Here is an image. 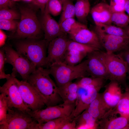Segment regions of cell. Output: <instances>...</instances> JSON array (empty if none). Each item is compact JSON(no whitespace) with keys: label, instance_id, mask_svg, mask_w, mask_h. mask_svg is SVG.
<instances>
[{"label":"cell","instance_id":"3957f363","mask_svg":"<svg viewBox=\"0 0 129 129\" xmlns=\"http://www.w3.org/2000/svg\"><path fill=\"white\" fill-rule=\"evenodd\" d=\"M20 12V20L12 38L18 39H41L42 29L35 12L27 7L21 8Z\"/></svg>","mask_w":129,"mask_h":129},{"label":"cell","instance_id":"f6af8a7d","mask_svg":"<svg viewBox=\"0 0 129 129\" xmlns=\"http://www.w3.org/2000/svg\"><path fill=\"white\" fill-rule=\"evenodd\" d=\"M122 28L124 30L127 36L129 37V25Z\"/></svg>","mask_w":129,"mask_h":129},{"label":"cell","instance_id":"f546056e","mask_svg":"<svg viewBox=\"0 0 129 129\" xmlns=\"http://www.w3.org/2000/svg\"><path fill=\"white\" fill-rule=\"evenodd\" d=\"M95 27L102 32L106 34L116 36L129 37L122 28L111 25H101Z\"/></svg>","mask_w":129,"mask_h":129},{"label":"cell","instance_id":"836d02e7","mask_svg":"<svg viewBox=\"0 0 129 129\" xmlns=\"http://www.w3.org/2000/svg\"><path fill=\"white\" fill-rule=\"evenodd\" d=\"M21 14L16 11L9 8L0 10V19L16 20L20 19Z\"/></svg>","mask_w":129,"mask_h":129},{"label":"cell","instance_id":"ba28073f","mask_svg":"<svg viewBox=\"0 0 129 129\" xmlns=\"http://www.w3.org/2000/svg\"><path fill=\"white\" fill-rule=\"evenodd\" d=\"M38 124L28 113L12 108H8L6 122L0 129H38Z\"/></svg>","mask_w":129,"mask_h":129},{"label":"cell","instance_id":"4fadbf2b","mask_svg":"<svg viewBox=\"0 0 129 129\" xmlns=\"http://www.w3.org/2000/svg\"><path fill=\"white\" fill-rule=\"evenodd\" d=\"M87 70L91 77L108 80L106 65L102 51L95 50L87 55Z\"/></svg>","mask_w":129,"mask_h":129},{"label":"cell","instance_id":"4dcf8cb0","mask_svg":"<svg viewBox=\"0 0 129 129\" xmlns=\"http://www.w3.org/2000/svg\"><path fill=\"white\" fill-rule=\"evenodd\" d=\"M111 21L112 24L121 28L129 24V17L124 12L113 13Z\"/></svg>","mask_w":129,"mask_h":129},{"label":"cell","instance_id":"e575fe53","mask_svg":"<svg viewBox=\"0 0 129 129\" xmlns=\"http://www.w3.org/2000/svg\"><path fill=\"white\" fill-rule=\"evenodd\" d=\"M8 107L3 95H0V125L5 124L6 121Z\"/></svg>","mask_w":129,"mask_h":129},{"label":"cell","instance_id":"bcb514c9","mask_svg":"<svg viewBox=\"0 0 129 129\" xmlns=\"http://www.w3.org/2000/svg\"><path fill=\"white\" fill-rule=\"evenodd\" d=\"M24 1L27 2H30L32 1L33 0H23Z\"/></svg>","mask_w":129,"mask_h":129},{"label":"cell","instance_id":"e0dca14e","mask_svg":"<svg viewBox=\"0 0 129 129\" xmlns=\"http://www.w3.org/2000/svg\"><path fill=\"white\" fill-rule=\"evenodd\" d=\"M120 84L116 81H110L102 93V99L109 109L116 107L122 96L123 93Z\"/></svg>","mask_w":129,"mask_h":129},{"label":"cell","instance_id":"f35d334b","mask_svg":"<svg viewBox=\"0 0 129 129\" xmlns=\"http://www.w3.org/2000/svg\"><path fill=\"white\" fill-rule=\"evenodd\" d=\"M118 54L126 63L127 68V73L129 76V44L124 49L119 52Z\"/></svg>","mask_w":129,"mask_h":129},{"label":"cell","instance_id":"8992f818","mask_svg":"<svg viewBox=\"0 0 129 129\" xmlns=\"http://www.w3.org/2000/svg\"><path fill=\"white\" fill-rule=\"evenodd\" d=\"M105 63L108 80L125 85L127 68L126 64L118 54L109 53L102 51Z\"/></svg>","mask_w":129,"mask_h":129},{"label":"cell","instance_id":"ee69618b","mask_svg":"<svg viewBox=\"0 0 129 129\" xmlns=\"http://www.w3.org/2000/svg\"><path fill=\"white\" fill-rule=\"evenodd\" d=\"M124 10L128 14H129V0H126L124 6Z\"/></svg>","mask_w":129,"mask_h":129},{"label":"cell","instance_id":"30bf717a","mask_svg":"<svg viewBox=\"0 0 129 129\" xmlns=\"http://www.w3.org/2000/svg\"><path fill=\"white\" fill-rule=\"evenodd\" d=\"M15 80L23 101L28 108L35 111L45 105L43 98L27 81H20L16 77Z\"/></svg>","mask_w":129,"mask_h":129},{"label":"cell","instance_id":"f1b7e54d","mask_svg":"<svg viewBox=\"0 0 129 129\" xmlns=\"http://www.w3.org/2000/svg\"><path fill=\"white\" fill-rule=\"evenodd\" d=\"M62 5V13L59 22V24L65 19L74 18L75 16V5L71 0H66Z\"/></svg>","mask_w":129,"mask_h":129},{"label":"cell","instance_id":"b9f144b4","mask_svg":"<svg viewBox=\"0 0 129 129\" xmlns=\"http://www.w3.org/2000/svg\"><path fill=\"white\" fill-rule=\"evenodd\" d=\"M7 36L3 30L0 29V46L2 47L5 44Z\"/></svg>","mask_w":129,"mask_h":129},{"label":"cell","instance_id":"5b68a950","mask_svg":"<svg viewBox=\"0 0 129 129\" xmlns=\"http://www.w3.org/2000/svg\"><path fill=\"white\" fill-rule=\"evenodd\" d=\"M4 47L5 63L13 67L11 75L16 77L18 73L23 80L27 81L30 75L36 70V65L11 46L6 45Z\"/></svg>","mask_w":129,"mask_h":129},{"label":"cell","instance_id":"ab89813d","mask_svg":"<svg viewBox=\"0 0 129 129\" xmlns=\"http://www.w3.org/2000/svg\"><path fill=\"white\" fill-rule=\"evenodd\" d=\"M49 0H33V4L41 10L42 13L44 12L46 6Z\"/></svg>","mask_w":129,"mask_h":129},{"label":"cell","instance_id":"1f68e13d","mask_svg":"<svg viewBox=\"0 0 129 129\" xmlns=\"http://www.w3.org/2000/svg\"><path fill=\"white\" fill-rule=\"evenodd\" d=\"M74 49L87 55L89 53L96 50L93 48L71 39L68 41L67 50Z\"/></svg>","mask_w":129,"mask_h":129},{"label":"cell","instance_id":"d6a6232c","mask_svg":"<svg viewBox=\"0 0 129 129\" xmlns=\"http://www.w3.org/2000/svg\"><path fill=\"white\" fill-rule=\"evenodd\" d=\"M46 6L49 14L54 16L59 15L62 11V4L59 0H49Z\"/></svg>","mask_w":129,"mask_h":129},{"label":"cell","instance_id":"d590c367","mask_svg":"<svg viewBox=\"0 0 129 129\" xmlns=\"http://www.w3.org/2000/svg\"><path fill=\"white\" fill-rule=\"evenodd\" d=\"M18 23L16 20L0 19V29L15 32Z\"/></svg>","mask_w":129,"mask_h":129},{"label":"cell","instance_id":"277c9868","mask_svg":"<svg viewBox=\"0 0 129 129\" xmlns=\"http://www.w3.org/2000/svg\"><path fill=\"white\" fill-rule=\"evenodd\" d=\"M87 64L86 59L74 66L59 62L52 64L48 68L50 75L54 77L59 87L74 79L89 75L87 70Z\"/></svg>","mask_w":129,"mask_h":129},{"label":"cell","instance_id":"cb8c5ba5","mask_svg":"<svg viewBox=\"0 0 129 129\" xmlns=\"http://www.w3.org/2000/svg\"><path fill=\"white\" fill-rule=\"evenodd\" d=\"M75 7V16L82 23L86 22L87 17L90 11L89 0H76Z\"/></svg>","mask_w":129,"mask_h":129},{"label":"cell","instance_id":"7c38bea8","mask_svg":"<svg viewBox=\"0 0 129 129\" xmlns=\"http://www.w3.org/2000/svg\"><path fill=\"white\" fill-rule=\"evenodd\" d=\"M94 31L96 33L103 48L109 53L120 52L129 44V37L108 34L96 27Z\"/></svg>","mask_w":129,"mask_h":129},{"label":"cell","instance_id":"9c48e42d","mask_svg":"<svg viewBox=\"0 0 129 129\" xmlns=\"http://www.w3.org/2000/svg\"><path fill=\"white\" fill-rule=\"evenodd\" d=\"M16 77L11 74L10 77L0 86V94L5 100L8 108H15L29 113L31 110L24 103L15 80Z\"/></svg>","mask_w":129,"mask_h":129},{"label":"cell","instance_id":"d4e9b609","mask_svg":"<svg viewBox=\"0 0 129 129\" xmlns=\"http://www.w3.org/2000/svg\"><path fill=\"white\" fill-rule=\"evenodd\" d=\"M74 118L72 113L68 117L54 119L41 124H38V129H61L65 124Z\"/></svg>","mask_w":129,"mask_h":129},{"label":"cell","instance_id":"7a4b0ae2","mask_svg":"<svg viewBox=\"0 0 129 129\" xmlns=\"http://www.w3.org/2000/svg\"><path fill=\"white\" fill-rule=\"evenodd\" d=\"M15 43L16 50L34 64L37 68L47 67V49L49 42L45 39L25 38Z\"/></svg>","mask_w":129,"mask_h":129},{"label":"cell","instance_id":"681fc988","mask_svg":"<svg viewBox=\"0 0 129 129\" xmlns=\"http://www.w3.org/2000/svg\"><path fill=\"white\" fill-rule=\"evenodd\" d=\"M129 120V117L128 118Z\"/></svg>","mask_w":129,"mask_h":129},{"label":"cell","instance_id":"603a6c76","mask_svg":"<svg viewBox=\"0 0 129 129\" xmlns=\"http://www.w3.org/2000/svg\"><path fill=\"white\" fill-rule=\"evenodd\" d=\"M114 113L129 117V87L126 86L125 91L116 107L113 109Z\"/></svg>","mask_w":129,"mask_h":129},{"label":"cell","instance_id":"4316f807","mask_svg":"<svg viewBox=\"0 0 129 129\" xmlns=\"http://www.w3.org/2000/svg\"><path fill=\"white\" fill-rule=\"evenodd\" d=\"M104 80L101 78L86 76L80 78L77 83L79 87L87 89L91 88L102 87Z\"/></svg>","mask_w":129,"mask_h":129},{"label":"cell","instance_id":"c3c4849f","mask_svg":"<svg viewBox=\"0 0 129 129\" xmlns=\"http://www.w3.org/2000/svg\"><path fill=\"white\" fill-rule=\"evenodd\" d=\"M13 0L14 1H17L19 0Z\"/></svg>","mask_w":129,"mask_h":129},{"label":"cell","instance_id":"6da1fadb","mask_svg":"<svg viewBox=\"0 0 129 129\" xmlns=\"http://www.w3.org/2000/svg\"><path fill=\"white\" fill-rule=\"evenodd\" d=\"M50 75L48 68L39 67L27 80L43 98L47 106L57 105L63 101L59 93V87Z\"/></svg>","mask_w":129,"mask_h":129},{"label":"cell","instance_id":"60d3db41","mask_svg":"<svg viewBox=\"0 0 129 129\" xmlns=\"http://www.w3.org/2000/svg\"><path fill=\"white\" fill-rule=\"evenodd\" d=\"M76 122L74 118L72 120L66 123L62 127L61 129H76Z\"/></svg>","mask_w":129,"mask_h":129},{"label":"cell","instance_id":"8d00e7d4","mask_svg":"<svg viewBox=\"0 0 129 129\" xmlns=\"http://www.w3.org/2000/svg\"><path fill=\"white\" fill-rule=\"evenodd\" d=\"M126 0H110L109 5L112 13L124 12V6Z\"/></svg>","mask_w":129,"mask_h":129},{"label":"cell","instance_id":"52a82bcc","mask_svg":"<svg viewBox=\"0 0 129 129\" xmlns=\"http://www.w3.org/2000/svg\"><path fill=\"white\" fill-rule=\"evenodd\" d=\"M76 104V102L70 104L63 103L55 106H47L44 109L31 111L29 114L38 124H41L52 119L70 116L72 113Z\"/></svg>","mask_w":129,"mask_h":129},{"label":"cell","instance_id":"74e56055","mask_svg":"<svg viewBox=\"0 0 129 129\" xmlns=\"http://www.w3.org/2000/svg\"><path fill=\"white\" fill-rule=\"evenodd\" d=\"M5 63V53L4 47L0 49V79H5L6 80L9 78L11 74H6L4 71V66Z\"/></svg>","mask_w":129,"mask_h":129},{"label":"cell","instance_id":"ffe728a7","mask_svg":"<svg viewBox=\"0 0 129 129\" xmlns=\"http://www.w3.org/2000/svg\"><path fill=\"white\" fill-rule=\"evenodd\" d=\"M58 87L59 93L63 103L70 104L76 102L78 89L77 82H70Z\"/></svg>","mask_w":129,"mask_h":129},{"label":"cell","instance_id":"9a60e30c","mask_svg":"<svg viewBox=\"0 0 129 129\" xmlns=\"http://www.w3.org/2000/svg\"><path fill=\"white\" fill-rule=\"evenodd\" d=\"M40 22L44 32V39L48 42L65 34L61 31L59 24L51 16L46 6Z\"/></svg>","mask_w":129,"mask_h":129},{"label":"cell","instance_id":"484cf974","mask_svg":"<svg viewBox=\"0 0 129 129\" xmlns=\"http://www.w3.org/2000/svg\"><path fill=\"white\" fill-rule=\"evenodd\" d=\"M61 31L69 34L80 29L87 27L84 24L72 18L65 19L59 24Z\"/></svg>","mask_w":129,"mask_h":129},{"label":"cell","instance_id":"44dd1931","mask_svg":"<svg viewBox=\"0 0 129 129\" xmlns=\"http://www.w3.org/2000/svg\"><path fill=\"white\" fill-rule=\"evenodd\" d=\"M109 110L102 99V93H99L86 110L98 121Z\"/></svg>","mask_w":129,"mask_h":129},{"label":"cell","instance_id":"d6986e66","mask_svg":"<svg viewBox=\"0 0 129 129\" xmlns=\"http://www.w3.org/2000/svg\"><path fill=\"white\" fill-rule=\"evenodd\" d=\"M90 13L96 26L112 24L111 18L112 13L109 5L104 2L98 3L92 8Z\"/></svg>","mask_w":129,"mask_h":129},{"label":"cell","instance_id":"5bb4252c","mask_svg":"<svg viewBox=\"0 0 129 129\" xmlns=\"http://www.w3.org/2000/svg\"><path fill=\"white\" fill-rule=\"evenodd\" d=\"M69 35L70 39L90 46L96 50H101L103 48L96 33L88 29L87 27Z\"/></svg>","mask_w":129,"mask_h":129},{"label":"cell","instance_id":"83f0119b","mask_svg":"<svg viewBox=\"0 0 129 129\" xmlns=\"http://www.w3.org/2000/svg\"><path fill=\"white\" fill-rule=\"evenodd\" d=\"M87 54L74 49L67 50L63 62L70 65L74 66L80 63Z\"/></svg>","mask_w":129,"mask_h":129},{"label":"cell","instance_id":"ac0fdd59","mask_svg":"<svg viewBox=\"0 0 129 129\" xmlns=\"http://www.w3.org/2000/svg\"><path fill=\"white\" fill-rule=\"evenodd\" d=\"M102 87H98L87 89L78 98L75 108L72 113L74 118L78 116L88 108L96 97Z\"/></svg>","mask_w":129,"mask_h":129},{"label":"cell","instance_id":"7bdbcfd3","mask_svg":"<svg viewBox=\"0 0 129 129\" xmlns=\"http://www.w3.org/2000/svg\"><path fill=\"white\" fill-rule=\"evenodd\" d=\"M11 0H0V9L8 8Z\"/></svg>","mask_w":129,"mask_h":129},{"label":"cell","instance_id":"2e32d148","mask_svg":"<svg viewBox=\"0 0 129 129\" xmlns=\"http://www.w3.org/2000/svg\"><path fill=\"white\" fill-rule=\"evenodd\" d=\"M114 113L109 109L103 118L98 121L99 128L102 129H129L128 118Z\"/></svg>","mask_w":129,"mask_h":129},{"label":"cell","instance_id":"8fae6325","mask_svg":"<svg viewBox=\"0 0 129 129\" xmlns=\"http://www.w3.org/2000/svg\"><path fill=\"white\" fill-rule=\"evenodd\" d=\"M69 40L67 34L65 33L49 42L47 58V68L53 63L64 62Z\"/></svg>","mask_w":129,"mask_h":129},{"label":"cell","instance_id":"7dc6e473","mask_svg":"<svg viewBox=\"0 0 129 129\" xmlns=\"http://www.w3.org/2000/svg\"><path fill=\"white\" fill-rule=\"evenodd\" d=\"M62 4V3L66 0H59Z\"/></svg>","mask_w":129,"mask_h":129},{"label":"cell","instance_id":"7402d4cb","mask_svg":"<svg viewBox=\"0 0 129 129\" xmlns=\"http://www.w3.org/2000/svg\"><path fill=\"white\" fill-rule=\"evenodd\" d=\"M74 118L76 122V129H96L99 128L98 121L86 110Z\"/></svg>","mask_w":129,"mask_h":129}]
</instances>
